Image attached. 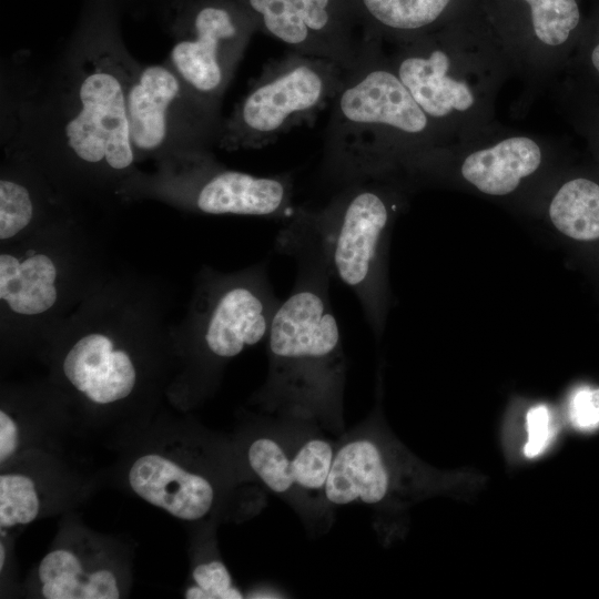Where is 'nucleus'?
Listing matches in <instances>:
<instances>
[{
    "instance_id": "11",
    "label": "nucleus",
    "mask_w": 599,
    "mask_h": 599,
    "mask_svg": "<svg viewBox=\"0 0 599 599\" xmlns=\"http://www.w3.org/2000/svg\"><path fill=\"white\" fill-rule=\"evenodd\" d=\"M203 300L197 342L215 363L265 339L281 303L262 264L236 276L211 281Z\"/></svg>"
},
{
    "instance_id": "10",
    "label": "nucleus",
    "mask_w": 599,
    "mask_h": 599,
    "mask_svg": "<svg viewBox=\"0 0 599 599\" xmlns=\"http://www.w3.org/2000/svg\"><path fill=\"white\" fill-rule=\"evenodd\" d=\"M257 31L291 51L328 59L345 69L370 37L354 0H240Z\"/></svg>"
},
{
    "instance_id": "5",
    "label": "nucleus",
    "mask_w": 599,
    "mask_h": 599,
    "mask_svg": "<svg viewBox=\"0 0 599 599\" xmlns=\"http://www.w3.org/2000/svg\"><path fill=\"white\" fill-rule=\"evenodd\" d=\"M399 203L385 179H375L345 184L323 207H301L321 242L333 280L355 294L375 333L385 319V252Z\"/></svg>"
},
{
    "instance_id": "14",
    "label": "nucleus",
    "mask_w": 599,
    "mask_h": 599,
    "mask_svg": "<svg viewBox=\"0 0 599 599\" xmlns=\"http://www.w3.org/2000/svg\"><path fill=\"white\" fill-rule=\"evenodd\" d=\"M128 478L140 498L185 521H199L209 516L219 497L210 475L161 454L136 458Z\"/></svg>"
},
{
    "instance_id": "23",
    "label": "nucleus",
    "mask_w": 599,
    "mask_h": 599,
    "mask_svg": "<svg viewBox=\"0 0 599 599\" xmlns=\"http://www.w3.org/2000/svg\"><path fill=\"white\" fill-rule=\"evenodd\" d=\"M34 216L30 189L21 181L2 176L0 181V238H12L27 229Z\"/></svg>"
},
{
    "instance_id": "7",
    "label": "nucleus",
    "mask_w": 599,
    "mask_h": 599,
    "mask_svg": "<svg viewBox=\"0 0 599 599\" xmlns=\"http://www.w3.org/2000/svg\"><path fill=\"white\" fill-rule=\"evenodd\" d=\"M338 437L311 423L266 415L243 445L244 463L266 490L287 502L311 532L333 522L326 484Z\"/></svg>"
},
{
    "instance_id": "12",
    "label": "nucleus",
    "mask_w": 599,
    "mask_h": 599,
    "mask_svg": "<svg viewBox=\"0 0 599 599\" xmlns=\"http://www.w3.org/2000/svg\"><path fill=\"white\" fill-rule=\"evenodd\" d=\"M172 161L177 195L205 214L251 215L288 220L293 204V181L288 174L257 176L219 165L209 151L180 155Z\"/></svg>"
},
{
    "instance_id": "22",
    "label": "nucleus",
    "mask_w": 599,
    "mask_h": 599,
    "mask_svg": "<svg viewBox=\"0 0 599 599\" xmlns=\"http://www.w3.org/2000/svg\"><path fill=\"white\" fill-rule=\"evenodd\" d=\"M40 497L33 479L20 473L0 476L1 530L31 524L39 515Z\"/></svg>"
},
{
    "instance_id": "24",
    "label": "nucleus",
    "mask_w": 599,
    "mask_h": 599,
    "mask_svg": "<svg viewBox=\"0 0 599 599\" xmlns=\"http://www.w3.org/2000/svg\"><path fill=\"white\" fill-rule=\"evenodd\" d=\"M193 583L187 587V599H242L243 592L233 583L226 566L219 559L196 565L192 571Z\"/></svg>"
},
{
    "instance_id": "8",
    "label": "nucleus",
    "mask_w": 599,
    "mask_h": 599,
    "mask_svg": "<svg viewBox=\"0 0 599 599\" xmlns=\"http://www.w3.org/2000/svg\"><path fill=\"white\" fill-rule=\"evenodd\" d=\"M166 62L203 103L222 98L257 27L240 0H170Z\"/></svg>"
},
{
    "instance_id": "27",
    "label": "nucleus",
    "mask_w": 599,
    "mask_h": 599,
    "mask_svg": "<svg viewBox=\"0 0 599 599\" xmlns=\"http://www.w3.org/2000/svg\"><path fill=\"white\" fill-rule=\"evenodd\" d=\"M549 410L545 405L531 407L526 415L528 440L524 454L528 458L544 450L549 438Z\"/></svg>"
},
{
    "instance_id": "15",
    "label": "nucleus",
    "mask_w": 599,
    "mask_h": 599,
    "mask_svg": "<svg viewBox=\"0 0 599 599\" xmlns=\"http://www.w3.org/2000/svg\"><path fill=\"white\" fill-rule=\"evenodd\" d=\"M529 8L530 35L517 69L540 80L565 70L588 20L579 0H522Z\"/></svg>"
},
{
    "instance_id": "9",
    "label": "nucleus",
    "mask_w": 599,
    "mask_h": 599,
    "mask_svg": "<svg viewBox=\"0 0 599 599\" xmlns=\"http://www.w3.org/2000/svg\"><path fill=\"white\" fill-rule=\"evenodd\" d=\"M128 119L136 160L164 161L209 151L223 121L166 62L140 64L129 91Z\"/></svg>"
},
{
    "instance_id": "29",
    "label": "nucleus",
    "mask_w": 599,
    "mask_h": 599,
    "mask_svg": "<svg viewBox=\"0 0 599 599\" xmlns=\"http://www.w3.org/2000/svg\"><path fill=\"white\" fill-rule=\"evenodd\" d=\"M4 561H6V548H4L3 542H1L0 544V570L1 571L3 570Z\"/></svg>"
},
{
    "instance_id": "17",
    "label": "nucleus",
    "mask_w": 599,
    "mask_h": 599,
    "mask_svg": "<svg viewBox=\"0 0 599 599\" xmlns=\"http://www.w3.org/2000/svg\"><path fill=\"white\" fill-rule=\"evenodd\" d=\"M552 227L599 265V167L567 172L547 206Z\"/></svg>"
},
{
    "instance_id": "1",
    "label": "nucleus",
    "mask_w": 599,
    "mask_h": 599,
    "mask_svg": "<svg viewBox=\"0 0 599 599\" xmlns=\"http://www.w3.org/2000/svg\"><path fill=\"white\" fill-rule=\"evenodd\" d=\"M276 250L297 264L294 286L281 301L267 334L268 373L256 402L273 417L344 434L346 358L324 250L300 210L284 222Z\"/></svg>"
},
{
    "instance_id": "16",
    "label": "nucleus",
    "mask_w": 599,
    "mask_h": 599,
    "mask_svg": "<svg viewBox=\"0 0 599 599\" xmlns=\"http://www.w3.org/2000/svg\"><path fill=\"white\" fill-rule=\"evenodd\" d=\"M62 369L68 382L98 405L126 398L136 384V368L130 354L99 332L81 336L69 348Z\"/></svg>"
},
{
    "instance_id": "3",
    "label": "nucleus",
    "mask_w": 599,
    "mask_h": 599,
    "mask_svg": "<svg viewBox=\"0 0 599 599\" xmlns=\"http://www.w3.org/2000/svg\"><path fill=\"white\" fill-rule=\"evenodd\" d=\"M383 49L379 39L368 38L331 103L323 166L343 184L386 179L419 155L451 144Z\"/></svg>"
},
{
    "instance_id": "18",
    "label": "nucleus",
    "mask_w": 599,
    "mask_h": 599,
    "mask_svg": "<svg viewBox=\"0 0 599 599\" xmlns=\"http://www.w3.org/2000/svg\"><path fill=\"white\" fill-rule=\"evenodd\" d=\"M41 596L47 599H118L119 578L105 562L85 559L75 549L48 552L38 567Z\"/></svg>"
},
{
    "instance_id": "28",
    "label": "nucleus",
    "mask_w": 599,
    "mask_h": 599,
    "mask_svg": "<svg viewBox=\"0 0 599 599\" xmlns=\"http://www.w3.org/2000/svg\"><path fill=\"white\" fill-rule=\"evenodd\" d=\"M20 429L16 419L4 409L0 410V463L6 464L17 453Z\"/></svg>"
},
{
    "instance_id": "21",
    "label": "nucleus",
    "mask_w": 599,
    "mask_h": 599,
    "mask_svg": "<svg viewBox=\"0 0 599 599\" xmlns=\"http://www.w3.org/2000/svg\"><path fill=\"white\" fill-rule=\"evenodd\" d=\"M564 72L567 75L568 100L599 103V11L587 21Z\"/></svg>"
},
{
    "instance_id": "19",
    "label": "nucleus",
    "mask_w": 599,
    "mask_h": 599,
    "mask_svg": "<svg viewBox=\"0 0 599 599\" xmlns=\"http://www.w3.org/2000/svg\"><path fill=\"white\" fill-rule=\"evenodd\" d=\"M57 277L55 263L44 253L0 255V298L18 315L35 316L52 308L58 300Z\"/></svg>"
},
{
    "instance_id": "26",
    "label": "nucleus",
    "mask_w": 599,
    "mask_h": 599,
    "mask_svg": "<svg viewBox=\"0 0 599 599\" xmlns=\"http://www.w3.org/2000/svg\"><path fill=\"white\" fill-rule=\"evenodd\" d=\"M569 416L578 428L597 427L599 425V387L583 386L578 388L569 403Z\"/></svg>"
},
{
    "instance_id": "20",
    "label": "nucleus",
    "mask_w": 599,
    "mask_h": 599,
    "mask_svg": "<svg viewBox=\"0 0 599 599\" xmlns=\"http://www.w3.org/2000/svg\"><path fill=\"white\" fill-rule=\"evenodd\" d=\"M367 32L396 44L433 30L453 0H354Z\"/></svg>"
},
{
    "instance_id": "6",
    "label": "nucleus",
    "mask_w": 599,
    "mask_h": 599,
    "mask_svg": "<svg viewBox=\"0 0 599 599\" xmlns=\"http://www.w3.org/2000/svg\"><path fill=\"white\" fill-rule=\"evenodd\" d=\"M344 72L335 61L293 51L268 61L222 121L216 145L227 151L261 149L313 123L331 105Z\"/></svg>"
},
{
    "instance_id": "13",
    "label": "nucleus",
    "mask_w": 599,
    "mask_h": 599,
    "mask_svg": "<svg viewBox=\"0 0 599 599\" xmlns=\"http://www.w3.org/2000/svg\"><path fill=\"white\" fill-rule=\"evenodd\" d=\"M487 142H463L468 149L457 161L460 179L477 192L504 197L516 192L525 181L537 174L546 161L545 144L528 134H504L495 131Z\"/></svg>"
},
{
    "instance_id": "4",
    "label": "nucleus",
    "mask_w": 599,
    "mask_h": 599,
    "mask_svg": "<svg viewBox=\"0 0 599 599\" xmlns=\"http://www.w3.org/2000/svg\"><path fill=\"white\" fill-rule=\"evenodd\" d=\"M387 55L416 102L451 143L495 131L496 93L511 70L500 43L460 44L433 30L396 44Z\"/></svg>"
},
{
    "instance_id": "2",
    "label": "nucleus",
    "mask_w": 599,
    "mask_h": 599,
    "mask_svg": "<svg viewBox=\"0 0 599 599\" xmlns=\"http://www.w3.org/2000/svg\"><path fill=\"white\" fill-rule=\"evenodd\" d=\"M118 0H84L51 91L26 132L58 144L77 163L125 173L135 163L128 98L140 63L126 50ZM29 138V139H31Z\"/></svg>"
},
{
    "instance_id": "25",
    "label": "nucleus",
    "mask_w": 599,
    "mask_h": 599,
    "mask_svg": "<svg viewBox=\"0 0 599 599\" xmlns=\"http://www.w3.org/2000/svg\"><path fill=\"white\" fill-rule=\"evenodd\" d=\"M568 102L571 121L586 140L593 164L599 167V103L573 100Z\"/></svg>"
}]
</instances>
